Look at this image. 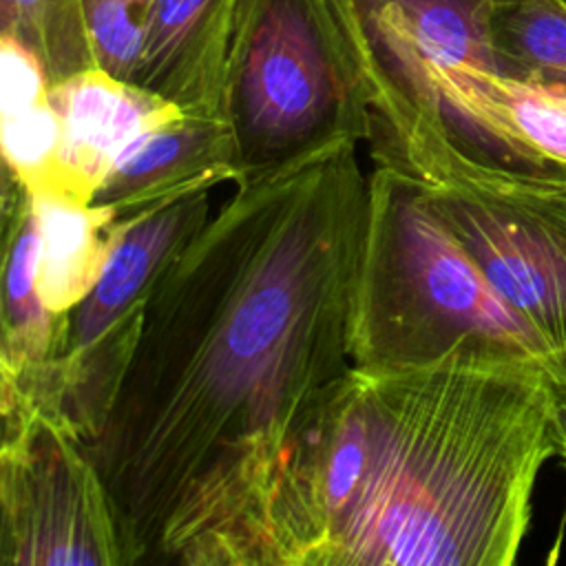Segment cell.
<instances>
[{
  "label": "cell",
  "mask_w": 566,
  "mask_h": 566,
  "mask_svg": "<svg viewBox=\"0 0 566 566\" xmlns=\"http://www.w3.org/2000/svg\"><path fill=\"white\" fill-rule=\"evenodd\" d=\"M42 232L38 290L44 305L64 316L93 290L117 232V210L64 195H31Z\"/></svg>",
  "instance_id": "5bb4252c"
},
{
  "label": "cell",
  "mask_w": 566,
  "mask_h": 566,
  "mask_svg": "<svg viewBox=\"0 0 566 566\" xmlns=\"http://www.w3.org/2000/svg\"><path fill=\"white\" fill-rule=\"evenodd\" d=\"M148 7L150 0H84L97 69L135 84Z\"/></svg>",
  "instance_id": "ac0fdd59"
},
{
  "label": "cell",
  "mask_w": 566,
  "mask_h": 566,
  "mask_svg": "<svg viewBox=\"0 0 566 566\" xmlns=\"http://www.w3.org/2000/svg\"><path fill=\"white\" fill-rule=\"evenodd\" d=\"M418 102L475 157L566 172V82L469 66L431 75Z\"/></svg>",
  "instance_id": "52a82bcc"
},
{
  "label": "cell",
  "mask_w": 566,
  "mask_h": 566,
  "mask_svg": "<svg viewBox=\"0 0 566 566\" xmlns=\"http://www.w3.org/2000/svg\"><path fill=\"white\" fill-rule=\"evenodd\" d=\"M374 51L360 0H241L226 82L239 172L367 142Z\"/></svg>",
  "instance_id": "5b68a950"
},
{
  "label": "cell",
  "mask_w": 566,
  "mask_h": 566,
  "mask_svg": "<svg viewBox=\"0 0 566 566\" xmlns=\"http://www.w3.org/2000/svg\"><path fill=\"white\" fill-rule=\"evenodd\" d=\"M0 564L124 566L111 500L60 405L2 382Z\"/></svg>",
  "instance_id": "8992f818"
},
{
  "label": "cell",
  "mask_w": 566,
  "mask_h": 566,
  "mask_svg": "<svg viewBox=\"0 0 566 566\" xmlns=\"http://www.w3.org/2000/svg\"><path fill=\"white\" fill-rule=\"evenodd\" d=\"M343 135L239 172L153 279L84 442L124 566H261L279 469L352 360L367 175Z\"/></svg>",
  "instance_id": "6da1fadb"
},
{
  "label": "cell",
  "mask_w": 566,
  "mask_h": 566,
  "mask_svg": "<svg viewBox=\"0 0 566 566\" xmlns=\"http://www.w3.org/2000/svg\"><path fill=\"white\" fill-rule=\"evenodd\" d=\"M241 0H150L135 84L186 115L228 119V62Z\"/></svg>",
  "instance_id": "9c48e42d"
},
{
  "label": "cell",
  "mask_w": 566,
  "mask_h": 566,
  "mask_svg": "<svg viewBox=\"0 0 566 566\" xmlns=\"http://www.w3.org/2000/svg\"><path fill=\"white\" fill-rule=\"evenodd\" d=\"M555 367L460 345L349 365L274 480L261 566H511L555 455Z\"/></svg>",
  "instance_id": "7a4b0ae2"
},
{
  "label": "cell",
  "mask_w": 566,
  "mask_h": 566,
  "mask_svg": "<svg viewBox=\"0 0 566 566\" xmlns=\"http://www.w3.org/2000/svg\"><path fill=\"white\" fill-rule=\"evenodd\" d=\"M553 440H555V455L562 460L566 469V380L557 382V391H555Z\"/></svg>",
  "instance_id": "d6986e66"
},
{
  "label": "cell",
  "mask_w": 566,
  "mask_h": 566,
  "mask_svg": "<svg viewBox=\"0 0 566 566\" xmlns=\"http://www.w3.org/2000/svg\"><path fill=\"white\" fill-rule=\"evenodd\" d=\"M0 33L42 62L49 84L97 69L84 0H0Z\"/></svg>",
  "instance_id": "2e32d148"
},
{
  "label": "cell",
  "mask_w": 566,
  "mask_h": 566,
  "mask_svg": "<svg viewBox=\"0 0 566 566\" xmlns=\"http://www.w3.org/2000/svg\"><path fill=\"white\" fill-rule=\"evenodd\" d=\"M49 99L60 117V146L49 181L35 192L86 203H93L102 181L135 139L186 115L177 104L104 69L51 84Z\"/></svg>",
  "instance_id": "ba28073f"
},
{
  "label": "cell",
  "mask_w": 566,
  "mask_h": 566,
  "mask_svg": "<svg viewBox=\"0 0 566 566\" xmlns=\"http://www.w3.org/2000/svg\"><path fill=\"white\" fill-rule=\"evenodd\" d=\"M469 343L544 358L566 380L559 354L495 292L416 179L376 159L349 294L352 365H416Z\"/></svg>",
  "instance_id": "3957f363"
},
{
  "label": "cell",
  "mask_w": 566,
  "mask_h": 566,
  "mask_svg": "<svg viewBox=\"0 0 566 566\" xmlns=\"http://www.w3.org/2000/svg\"><path fill=\"white\" fill-rule=\"evenodd\" d=\"M371 159L409 172L429 208L566 365V172L467 153L416 108L371 122Z\"/></svg>",
  "instance_id": "277c9868"
},
{
  "label": "cell",
  "mask_w": 566,
  "mask_h": 566,
  "mask_svg": "<svg viewBox=\"0 0 566 566\" xmlns=\"http://www.w3.org/2000/svg\"><path fill=\"white\" fill-rule=\"evenodd\" d=\"M4 184L7 265L0 365L24 367L57 354L66 314L55 316L38 290L42 232L33 197L11 175Z\"/></svg>",
  "instance_id": "4fadbf2b"
},
{
  "label": "cell",
  "mask_w": 566,
  "mask_h": 566,
  "mask_svg": "<svg viewBox=\"0 0 566 566\" xmlns=\"http://www.w3.org/2000/svg\"><path fill=\"white\" fill-rule=\"evenodd\" d=\"M239 175L228 119L181 115L135 139L115 161L93 203L113 206L117 217L199 190Z\"/></svg>",
  "instance_id": "8fae6325"
},
{
  "label": "cell",
  "mask_w": 566,
  "mask_h": 566,
  "mask_svg": "<svg viewBox=\"0 0 566 566\" xmlns=\"http://www.w3.org/2000/svg\"><path fill=\"white\" fill-rule=\"evenodd\" d=\"M0 130L7 175L29 192L40 190L51 177L60 146V117L51 99L0 113Z\"/></svg>",
  "instance_id": "e0dca14e"
},
{
  "label": "cell",
  "mask_w": 566,
  "mask_h": 566,
  "mask_svg": "<svg viewBox=\"0 0 566 566\" xmlns=\"http://www.w3.org/2000/svg\"><path fill=\"white\" fill-rule=\"evenodd\" d=\"M208 214L210 190H199L122 217L102 276L84 301L66 314L55 356L86 352L142 303L161 265Z\"/></svg>",
  "instance_id": "30bf717a"
},
{
  "label": "cell",
  "mask_w": 566,
  "mask_h": 566,
  "mask_svg": "<svg viewBox=\"0 0 566 566\" xmlns=\"http://www.w3.org/2000/svg\"><path fill=\"white\" fill-rule=\"evenodd\" d=\"M360 7L389 75L411 99L436 73L497 71L489 38L491 0H360Z\"/></svg>",
  "instance_id": "7c38bea8"
},
{
  "label": "cell",
  "mask_w": 566,
  "mask_h": 566,
  "mask_svg": "<svg viewBox=\"0 0 566 566\" xmlns=\"http://www.w3.org/2000/svg\"><path fill=\"white\" fill-rule=\"evenodd\" d=\"M564 2H566V0H564Z\"/></svg>",
  "instance_id": "ffe728a7"
},
{
  "label": "cell",
  "mask_w": 566,
  "mask_h": 566,
  "mask_svg": "<svg viewBox=\"0 0 566 566\" xmlns=\"http://www.w3.org/2000/svg\"><path fill=\"white\" fill-rule=\"evenodd\" d=\"M489 38L500 73L566 82L564 0H491Z\"/></svg>",
  "instance_id": "9a60e30c"
}]
</instances>
